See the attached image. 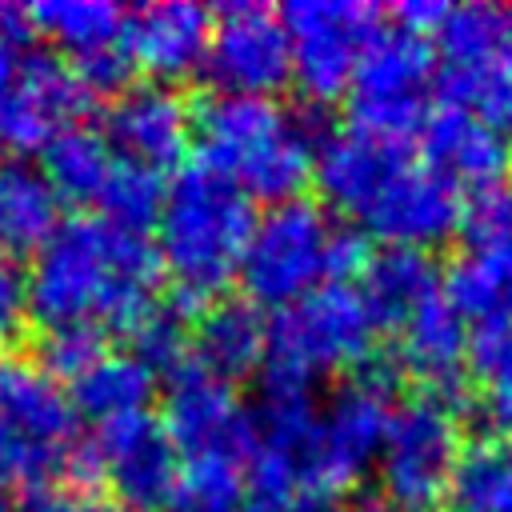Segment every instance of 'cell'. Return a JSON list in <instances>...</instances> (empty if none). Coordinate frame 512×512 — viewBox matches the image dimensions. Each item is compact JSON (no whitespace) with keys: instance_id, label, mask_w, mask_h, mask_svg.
<instances>
[{"instance_id":"cell-22","label":"cell","mask_w":512,"mask_h":512,"mask_svg":"<svg viewBox=\"0 0 512 512\" xmlns=\"http://www.w3.org/2000/svg\"><path fill=\"white\" fill-rule=\"evenodd\" d=\"M448 304L472 328L512 324V236L496 244H464L444 272Z\"/></svg>"},{"instance_id":"cell-8","label":"cell","mask_w":512,"mask_h":512,"mask_svg":"<svg viewBox=\"0 0 512 512\" xmlns=\"http://www.w3.org/2000/svg\"><path fill=\"white\" fill-rule=\"evenodd\" d=\"M80 436L68 388L32 360L0 364V468L20 492L56 488L60 460Z\"/></svg>"},{"instance_id":"cell-11","label":"cell","mask_w":512,"mask_h":512,"mask_svg":"<svg viewBox=\"0 0 512 512\" xmlns=\"http://www.w3.org/2000/svg\"><path fill=\"white\" fill-rule=\"evenodd\" d=\"M204 72L216 92L272 96L292 80V40L284 20L264 4L212 8V40Z\"/></svg>"},{"instance_id":"cell-28","label":"cell","mask_w":512,"mask_h":512,"mask_svg":"<svg viewBox=\"0 0 512 512\" xmlns=\"http://www.w3.org/2000/svg\"><path fill=\"white\" fill-rule=\"evenodd\" d=\"M200 308L184 304L176 292L156 296L128 328V352L156 376V372H180L184 364H192V320Z\"/></svg>"},{"instance_id":"cell-20","label":"cell","mask_w":512,"mask_h":512,"mask_svg":"<svg viewBox=\"0 0 512 512\" xmlns=\"http://www.w3.org/2000/svg\"><path fill=\"white\" fill-rule=\"evenodd\" d=\"M268 320L248 296H216L192 320V364L224 384L248 380L264 368Z\"/></svg>"},{"instance_id":"cell-29","label":"cell","mask_w":512,"mask_h":512,"mask_svg":"<svg viewBox=\"0 0 512 512\" xmlns=\"http://www.w3.org/2000/svg\"><path fill=\"white\" fill-rule=\"evenodd\" d=\"M32 32H44L72 56H88L120 44L124 12L108 0H40L24 8Z\"/></svg>"},{"instance_id":"cell-26","label":"cell","mask_w":512,"mask_h":512,"mask_svg":"<svg viewBox=\"0 0 512 512\" xmlns=\"http://www.w3.org/2000/svg\"><path fill=\"white\" fill-rule=\"evenodd\" d=\"M436 48L448 60L444 68L476 72L500 52L512 48V4H456L436 28Z\"/></svg>"},{"instance_id":"cell-17","label":"cell","mask_w":512,"mask_h":512,"mask_svg":"<svg viewBox=\"0 0 512 512\" xmlns=\"http://www.w3.org/2000/svg\"><path fill=\"white\" fill-rule=\"evenodd\" d=\"M420 152L432 172H440L448 184L472 192L504 188L512 176V140L484 124L472 108L460 104H432L420 124Z\"/></svg>"},{"instance_id":"cell-23","label":"cell","mask_w":512,"mask_h":512,"mask_svg":"<svg viewBox=\"0 0 512 512\" xmlns=\"http://www.w3.org/2000/svg\"><path fill=\"white\" fill-rule=\"evenodd\" d=\"M60 228V196L36 164L8 156L0 160V252L20 260L40 252Z\"/></svg>"},{"instance_id":"cell-27","label":"cell","mask_w":512,"mask_h":512,"mask_svg":"<svg viewBox=\"0 0 512 512\" xmlns=\"http://www.w3.org/2000/svg\"><path fill=\"white\" fill-rule=\"evenodd\" d=\"M164 200H168V180L164 172L140 164V160H128V156H116L104 184H100V220H108L112 228L120 232H132V236H148L156 232L160 224V212H164Z\"/></svg>"},{"instance_id":"cell-37","label":"cell","mask_w":512,"mask_h":512,"mask_svg":"<svg viewBox=\"0 0 512 512\" xmlns=\"http://www.w3.org/2000/svg\"><path fill=\"white\" fill-rule=\"evenodd\" d=\"M72 68H76V76L84 80V88L96 100L100 96H112L116 100L124 88H132V72H136L120 44L100 48V52H88V56H72Z\"/></svg>"},{"instance_id":"cell-34","label":"cell","mask_w":512,"mask_h":512,"mask_svg":"<svg viewBox=\"0 0 512 512\" xmlns=\"http://www.w3.org/2000/svg\"><path fill=\"white\" fill-rule=\"evenodd\" d=\"M164 512H244V468L232 460H188Z\"/></svg>"},{"instance_id":"cell-39","label":"cell","mask_w":512,"mask_h":512,"mask_svg":"<svg viewBox=\"0 0 512 512\" xmlns=\"http://www.w3.org/2000/svg\"><path fill=\"white\" fill-rule=\"evenodd\" d=\"M392 24L400 28H412L420 36H432L440 28V20L448 16V4H436V0H408V4H396L392 12Z\"/></svg>"},{"instance_id":"cell-13","label":"cell","mask_w":512,"mask_h":512,"mask_svg":"<svg viewBox=\"0 0 512 512\" xmlns=\"http://www.w3.org/2000/svg\"><path fill=\"white\" fill-rule=\"evenodd\" d=\"M96 96L76 76L72 60L52 48H24L12 92L0 104V140L20 152H40L60 128L80 124Z\"/></svg>"},{"instance_id":"cell-18","label":"cell","mask_w":512,"mask_h":512,"mask_svg":"<svg viewBox=\"0 0 512 512\" xmlns=\"http://www.w3.org/2000/svg\"><path fill=\"white\" fill-rule=\"evenodd\" d=\"M412 164L408 140L372 136L360 128H336L312 156V180L328 204L360 216L404 168Z\"/></svg>"},{"instance_id":"cell-5","label":"cell","mask_w":512,"mask_h":512,"mask_svg":"<svg viewBox=\"0 0 512 512\" xmlns=\"http://www.w3.org/2000/svg\"><path fill=\"white\" fill-rule=\"evenodd\" d=\"M372 316L356 288L320 284L308 296L276 308L268 320V356L260 372L312 384L320 372H352L372 356Z\"/></svg>"},{"instance_id":"cell-9","label":"cell","mask_w":512,"mask_h":512,"mask_svg":"<svg viewBox=\"0 0 512 512\" xmlns=\"http://www.w3.org/2000/svg\"><path fill=\"white\" fill-rule=\"evenodd\" d=\"M292 40V80L300 104L328 108L352 84L364 44L384 28V8L360 0H292L280 8Z\"/></svg>"},{"instance_id":"cell-33","label":"cell","mask_w":512,"mask_h":512,"mask_svg":"<svg viewBox=\"0 0 512 512\" xmlns=\"http://www.w3.org/2000/svg\"><path fill=\"white\" fill-rule=\"evenodd\" d=\"M108 352V328L100 324H56V328H40L32 336V364L52 376L56 384H72L80 372H88L100 356Z\"/></svg>"},{"instance_id":"cell-19","label":"cell","mask_w":512,"mask_h":512,"mask_svg":"<svg viewBox=\"0 0 512 512\" xmlns=\"http://www.w3.org/2000/svg\"><path fill=\"white\" fill-rule=\"evenodd\" d=\"M208 40H212V12L188 0L140 4L124 12V28H120V48L132 60V68H144L160 84L204 64Z\"/></svg>"},{"instance_id":"cell-36","label":"cell","mask_w":512,"mask_h":512,"mask_svg":"<svg viewBox=\"0 0 512 512\" xmlns=\"http://www.w3.org/2000/svg\"><path fill=\"white\" fill-rule=\"evenodd\" d=\"M372 260V240L360 224H332L324 240V280L328 284H348L360 276Z\"/></svg>"},{"instance_id":"cell-35","label":"cell","mask_w":512,"mask_h":512,"mask_svg":"<svg viewBox=\"0 0 512 512\" xmlns=\"http://www.w3.org/2000/svg\"><path fill=\"white\" fill-rule=\"evenodd\" d=\"M32 328V296H28V272L20 260L0 252V344H20Z\"/></svg>"},{"instance_id":"cell-7","label":"cell","mask_w":512,"mask_h":512,"mask_svg":"<svg viewBox=\"0 0 512 512\" xmlns=\"http://www.w3.org/2000/svg\"><path fill=\"white\" fill-rule=\"evenodd\" d=\"M436 88V44L412 28L384 24L360 52L348 84V120L360 132L408 140L420 132Z\"/></svg>"},{"instance_id":"cell-24","label":"cell","mask_w":512,"mask_h":512,"mask_svg":"<svg viewBox=\"0 0 512 512\" xmlns=\"http://www.w3.org/2000/svg\"><path fill=\"white\" fill-rule=\"evenodd\" d=\"M152 392H156V376L132 352H112V348L68 384V400L76 416H92L100 424L132 412H148Z\"/></svg>"},{"instance_id":"cell-15","label":"cell","mask_w":512,"mask_h":512,"mask_svg":"<svg viewBox=\"0 0 512 512\" xmlns=\"http://www.w3.org/2000/svg\"><path fill=\"white\" fill-rule=\"evenodd\" d=\"M460 212H464V192L448 184L440 172H432L424 160H412L356 220L376 236L380 244H400V248H432L460 232Z\"/></svg>"},{"instance_id":"cell-3","label":"cell","mask_w":512,"mask_h":512,"mask_svg":"<svg viewBox=\"0 0 512 512\" xmlns=\"http://www.w3.org/2000/svg\"><path fill=\"white\" fill-rule=\"evenodd\" d=\"M192 136L200 164L224 172L248 200H300L312 184V144L272 96L204 92L192 100Z\"/></svg>"},{"instance_id":"cell-1","label":"cell","mask_w":512,"mask_h":512,"mask_svg":"<svg viewBox=\"0 0 512 512\" xmlns=\"http://www.w3.org/2000/svg\"><path fill=\"white\" fill-rule=\"evenodd\" d=\"M160 252L148 236L112 228L100 216L60 220L28 272L32 324L128 328L160 296Z\"/></svg>"},{"instance_id":"cell-41","label":"cell","mask_w":512,"mask_h":512,"mask_svg":"<svg viewBox=\"0 0 512 512\" xmlns=\"http://www.w3.org/2000/svg\"><path fill=\"white\" fill-rule=\"evenodd\" d=\"M20 52H24V48L0 32V104H4V96L12 92V80H16V64H20Z\"/></svg>"},{"instance_id":"cell-44","label":"cell","mask_w":512,"mask_h":512,"mask_svg":"<svg viewBox=\"0 0 512 512\" xmlns=\"http://www.w3.org/2000/svg\"><path fill=\"white\" fill-rule=\"evenodd\" d=\"M508 200H512V188H508Z\"/></svg>"},{"instance_id":"cell-10","label":"cell","mask_w":512,"mask_h":512,"mask_svg":"<svg viewBox=\"0 0 512 512\" xmlns=\"http://www.w3.org/2000/svg\"><path fill=\"white\" fill-rule=\"evenodd\" d=\"M328 216L312 196L272 204L244 248L240 260V284L252 304L284 308L316 288L324 280V240H328Z\"/></svg>"},{"instance_id":"cell-40","label":"cell","mask_w":512,"mask_h":512,"mask_svg":"<svg viewBox=\"0 0 512 512\" xmlns=\"http://www.w3.org/2000/svg\"><path fill=\"white\" fill-rule=\"evenodd\" d=\"M288 512H348V500L344 496H328V492H304L292 500Z\"/></svg>"},{"instance_id":"cell-6","label":"cell","mask_w":512,"mask_h":512,"mask_svg":"<svg viewBox=\"0 0 512 512\" xmlns=\"http://www.w3.org/2000/svg\"><path fill=\"white\" fill-rule=\"evenodd\" d=\"M464 456L460 412L412 392L388 416L380 460V492L396 512H444L456 464Z\"/></svg>"},{"instance_id":"cell-38","label":"cell","mask_w":512,"mask_h":512,"mask_svg":"<svg viewBox=\"0 0 512 512\" xmlns=\"http://www.w3.org/2000/svg\"><path fill=\"white\" fill-rule=\"evenodd\" d=\"M20 512H128V508L108 504L100 496H76L64 488H32L20 492Z\"/></svg>"},{"instance_id":"cell-12","label":"cell","mask_w":512,"mask_h":512,"mask_svg":"<svg viewBox=\"0 0 512 512\" xmlns=\"http://www.w3.org/2000/svg\"><path fill=\"white\" fill-rule=\"evenodd\" d=\"M160 424L176 444V452L188 460H232L244 468L248 456L256 452L252 416L240 404L236 388L200 372L196 364L172 372Z\"/></svg>"},{"instance_id":"cell-14","label":"cell","mask_w":512,"mask_h":512,"mask_svg":"<svg viewBox=\"0 0 512 512\" xmlns=\"http://www.w3.org/2000/svg\"><path fill=\"white\" fill-rule=\"evenodd\" d=\"M96 452L104 464V484L128 512H164L180 484V452L168 440L160 416L132 412L100 424Z\"/></svg>"},{"instance_id":"cell-31","label":"cell","mask_w":512,"mask_h":512,"mask_svg":"<svg viewBox=\"0 0 512 512\" xmlns=\"http://www.w3.org/2000/svg\"><path fill=\"white\" fill-rule=\"evenodd\" d=\"M436 104H460L472 108L484 124L512 136V48L488 60L476 72L440 68L436 72Z\"/></svg>"},{"instance_id":"cell-2","label":"cell","mask_w":512,"mask_h":512,"mask_svg":"<svg viewBox=\"0 0 512 512\" xmlns=\"http://www.w3.org/2000/svg\"><path fill=\"white\" fill-rule=\"evenodd\" d=\"M252 200L224 172L208 164H184L168 184V200L156 224V252L172 276V292L204 308L240 276L244 248L252 240Z\"/></svg>"},{"instance_id":"cell-42","label":"cell","mask_w":512,"mask_h":512,"mask_svg":"<svg viewBox=\"0 0 512 512\" xmlns=\"http://www.w3.org/2000/svg\"><path fill=\"white\" fill-rule=\"evenodd\" d=\"M348 512H396V508L388 504L384 492H356V496L348 500Z\"/></svg>"},{"instance_id":"cell-4","label":"cell","mask_w":512,"mask_h":512,"mask_svg":"<svg viewBox=\"0 0 512 512\" xmlns=\"http://www.w3.org/2000/svg\"><path fill=\"white\" fill-rule=\"evenodd\" d=\"M404 384V372L392 352H376L360 360L348 380L328 396L316 416V428L296 456V476L304 492L344 496L372 456L384 444V428L392 416V396Z\"/></svg>"},{"instance_id":"cell-25","label":"cell","mask_w":512,"mask_h":512,"mask_svg":"<svg viewBox=\"0 0 512 512\" xmlns=\"http://www.w3.org/2000/svg\"><path fill=\"white\" fill-rule=\"evenodd\" d=\"M112 160L116 156L100 128L68 124L40 148V176L52 184V192L60 200L84 204V200L100 196V184H104Z\"/></svg>"},{"instance_id":"cell-43","label":"cell","mask_w":512,"mask_h":512,"mask_svg":"<svg viewBox=\"0 0 512 512\" xmlns=\"http://www.w3.org/2000/svg\"><path fill=\"white\" fill-rule=\"evenodd\" d=\"M8 508H12V492H8V476L0 468V512H8Z\"/></svg>"},{"instance_id":"cell-32","label":"cell","mask_w":512,"mask_h":512,"mask_svg":"<svg viewBox=\"0 0 512 512\" xmlns=\"http://www.w3.org/2000/svg\"><path fill=\"white\" fill-rule=\"evenodd\" d=\"M468 372L480 392V412L504 436H512V324L472 328Z\"/></svg>"},{"instance_id":"cell-30","label":"cell","mask_w":512,"mask_h":512,"mask_svg":"<svg viewBox=\"0 0 512 512\" xmlns=\"http://www.w3.org/2000/svg\"><path fill=\"white\" fill-rule=\"evenodd\" d=\"M448 512H512V444L492 436L464 444Z\"/></svg>"},{"instance_id":"cell-21","label":"cell","mask_w":512,"mask_h":512,"mask_svg":"<svg viewBox=\"0 0 512 512\" xmlns=\"http://www.w3.org/2000/svg\"><path fill=\"white\" fill-rule=\"evenodd\" d=\"M356 292H360L376 332H400L408 324V316L432 292H440V264L424 248L384 244V248H372V260L360 272Z\"/></svg>"},{"instance_id":"cell-16","label":"cell","mask_w":512,"mask_h":512,"mask_svg":"<svg viewBox=\"0 0 512 512\" xmlns=\"http://www.w3.org/2000/svg\"><path fill=\"white\" fill-rule=\"evenodd\" d=\"M104 140L156 172L176 168L192 148V100L160 80L124 88L104 112Z\"/></svg>"}]
</instances>
